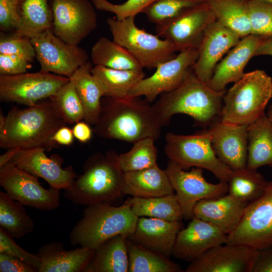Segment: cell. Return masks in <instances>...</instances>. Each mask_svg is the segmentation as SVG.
I'll list each match as a JSON object with an SVG mask.
<instances>
[{"mask_svg": "<svg viewBox=\"0 0 272 272\" xmlns=\"http://www.w3.org/2000/svg\"><path fill=\"white\" fill-rule=\"evenodd\" d=\"M66 125L50 98L26 108L14 106L0 128V147L7 150L41 148L49 151L59 147L51 138Z\"/></svg>", "mask_w": 272, "mask_h": 272, "instance_id": "cell-1", "label": "cell"}, {"mask_svg": "<svg viewBox=\"0 0 272 272\" xmlns=\"http://www.w3.org/2000/svg\"><path fill=\"white\" fill-rule=\"evenodd\" d=\"M105 97L93 128L98 137L134 143L145 138L156 140L160 137L163 126L146 100Z\"/></svg>", "mask_w": 272, "mask_h": 272, "instance_id": "cell-2", "label": "cell"}, {"mask_svg": "<svg viewBox=\"0 0 272 272\" xmlns=\"http://www.w3.org/2000/svg\"><path fill=\"white\" fill-rule=\"evenodd\" d=\"M225 93L211 88L191 68L178 87L163 94L152 106L163 126L177 114L190 116L197 125H210L220 118Z\"/></svg>", "mask_w": 272, "mask_h": 272, "instance_id": "cell-3", "label": "cell"}, {"mask_svg": "<svg viewBox=\"0 0 272 272\" xmlns=\"http://www.w3.org/2000/svg\"><path fill=\"white\" fill-rule=\"evenodd\" d=\"M113 151L97 153L89 157L63 196L74 204L85 207L109 203L122 193L123 174Z\"/></svg>", "mask_w": 272, "mask_h": 272, "instance_id": "cell-4", "label": "cell"}, {"mask_svg": "<svg viewBox=\"0 0 272 272\" xmlns=\"http://www.w3.org/2000/svg\"><path fill=\"white\" fill-rule=\"evenodd\" d=\"M111 204L101 203L86 207L81 219L70 233V243L96 249L113 237L132 234L139 217L124 202L117 207Z\"/></svg>", "mask_w": 272, "mask_h": 272, "instance_id": "cell-5", "label": "cell"}, {"mask_svg": "<svg viewBox=\"0 0 272 272\" xmlns=\"http://www.w3.org/2000/svg\"><path fill=\"white\" fill-rule=\"evenodd\" d=\"M272 98V78L256 70L244 73L226 92L220 120L238 125H249L265 114Z\"/></svg>", "mask_w": 272, "mask_h": 272, "instance_id": "cell-6", "label": "cell"}, {"mask_svg": "<svg viewBox=\"0 0 272 272\" xmlns=\"http://www.w3.org/2000/svg\"><path fill=\"white\" fill-rule=\"evenodd\" d=\"M165 140V153L170 161L184 170L191 167L206 169L219 180L227 182L232 169L216 155L209 128L188 135L168 132Z\"/></svg>", "mask_w": 272, "mask_h": 272, "instance_id": "cell-7", "label": "cell"}, {"mask_svg": "<svg viewBox=\"0 0 272 272\" xmlns=\"http://www.w3.org/2000/svg\"><path fill=\"white\" fill-rule=\"evenodd\" d=\"M134 19L132 16L123 20L114 18L107 20L113 41L125 48L143 69H156L175 57L176 51L169 40L161 39L158 35L139 28Z\"/></svg>", "mask_w": 272, "mask_h": 272, "instance_id": "cell-8", "label": "cell"}, {"mask_svg": "<svg viewBox=\"0 0 272 272\" xmlns=\"http://www.w3.org/2000/svg\"><path fill=\"white\" fill-rule=\"evenodd\" d=\"M227 244H242L257 250L272 247V187L249 203Z\"/></svg>", "mask_w": 272, "mask_h": 272, "instance_id": "cell-9", "label": "cell"}, {"mask_svg": "<svg viewBox=\"0 0 272 272\" xmlns=\"http://www.w3.org/2000/svg\"><path fill=\"white\" fill-rule=\"evenodd\" d=\"M70 81L67 77L39 72L0 75V100L31 106L49 98Z\"/></svg>", "mask_w": 272, "mask_h": 272, "instance_id": "cell-10", "label": "cell"}, {"mask_svg": "<svg viewBox=\"0 0 272 272\" xmlns=\"http://www.w3.org/2000/svg\"><path fill=\"white\" fill-rule=\"evenodd\" d=\"M165 170L186 220L193 217L194 207L199 200L218 198L228 193L227 181L220 180L216 184L208 182L203 176L202 168L192 167L186 171L170 161Z\"/></svg>", "mask_w": 272, "mask_h": 272, "instance_id": "cell-11", "label": "cell"}, {"mask_svg": "<svg viewBox=\"0 0 272 272\" xmlns=\"http://www.w3.org/2000/svg\"><path fill=\"white\" fill-rule=\"evenodd\" d=\"M0 185L10 197L26 206L51 211L60 205V190L44 188L37 177L11 161L0 167Z\"/></svg>", "mask_w": 272, "mask_h": 272, "instance_id": "cell-12", "label": "cell"}, {"mask_svg": "<svg viewBox=\"0 0 272 272\" xmlns=\"http://www.w3.org/2000/svg\"><path fill=\"white\" fill-rule=\"evenodd\" d=\"M31 40L40 65V71L70 78L88 61L89 55L85 49L63 41L52 29L34 36Z\"/></svg>", "mask_w": 272, "mask_h": 272, "instance_id": "cell-13", "label": "cell"}, {"mask_svg": "<svg viewBox=\"0 0 272 272\" xmlns=\"http://www.w3.org/2000/svg\"><path fill=\"white\" fill-rule=\"evenodd\" d=\"M52 30L63 41L75 45L97 26L94 6L89 0H51Z\"/></svg>", "mask_w": 272, "mask_h": 272, "instance_id": "cell-14", "label": "cell"}, {"mask_svg": "<svg viewBox=\"0 0 272 272\" xmlns=\"http://www.w3.org/2000/svg\"><path fill=\"white\" fill-rule=\"evenodd\" d=\"M216 19L207 2L169 22L156 25L157 35L169 40L176 52L198 49L205 34Z\"/></svg>", "mask_w": 272, "mask_h": 272, "instance_id": "cell-15", "label": "cell"}, {"mask_svg": "<svg viewBox=\"0 0 272 272\" xmlns=\"http://www.w3.org/2000/svg\"><path fill=\"white\" fill-rule=\"evenodd\" d=\"M198 55V49L180 52L174 58L159 64L151 76L139 82L130 90L128 96H143L150 103L159 95L174 90L183 82Z\"/></svg>", "mask_w": 272, "mask_h": 272, "instance_id": "cell-16", "label": "cell"}, {"mask_svg": "<svg viewBox=\"0 0 272 272\" xmlns=\"http://www.w3.org/2000/svg\"><path fill=\"white\" fill-rule=\"evenodd\" d=\"M258 250L242 244H223L190 262L185 272H252Z\"/></svg>", "mask_w": 272, "mask_h": 272, "instance_id": "cell-17", "label": "cell"}, {"mask_svg": "<svg viewBox=\"0 0 272 272\" xmlns=\"http://www.w3.org/2000/svg\"><path fill=\"white\" fill-rule=\"evenodd\" d=\"M41 148L20 149L10 161L33 175L44 179L50 187L67 189L78 176L72 166L62 168L63 159L58 155L48 157Z\"/></svg>", "mask_w": 272, "mask_h": 272, "instance_id": "cell-18", "label": "cell"}, {"mask_svg": "<svg viewBox=\"0 0 272 272\" xmlns=\"http://www.w3.org/2000/svg\"><path fill=\"white\" fill-rule=\"evenodd\" d=\"M248 125L218 119L210 125L212 145L217 157L232 170L245 168L248 155Z\"/></svg>", "mask_w": 272, "mask_h": 272, "instance_id": "cell-19", "label": "cell"}, {"mask_svg": "<svg viewBox=\"0 0 272 272\" xmlns=\"http://www.w3.org/2000/svg\"><path fill=\"white\" fill-rule=\"evenodd\" d=\"M227 237L217 226L193 217L178 233L172 255L191 262L213 247L225 244Z\"/></svg>", "mask_w": 272, "mask_h": 272, "instance_id": "cell-20", "label": "cell"}, {"mask_svg": "<svg viewBox=\"0 0 272 272\" xmlns=\"http://www.w3.org/2000/svg\"><path fill=\"white\" fill-rule=\"evenodd\" d=\"M241 38L217 21L207 29L198 48V57L192 66L196 77L208 84L219 60Z\"/></svg>", "mask_w": 272, "mask_h": 272, "instance_id": "cell-21", "label": "cell"}, {"mask_svg": "<svg viewBox=\"0 0 272 272\" xmlns=\"http://www.w3.org/2000/svg\"><path fill=\"white\" fill-rule=\"evenodd\" d=\"M182 228L181 221L142 217L138 218L133 232L127 239L169 258L177 234Z\"/></svg>", "mask_w": 272, "mask_h": 272, "instance_id": "cell-22", "label": "cell"}, {"mask_svg": "<svg viewBox=\"0 0 272 272\" xmlns=\"http://www.w3.org/2000/svg\"><path fill=\"white\" fill-rule=\"evenodd\" d=\"M264 39L265 38L253 34L242 38L216 65L209 86L220 91L225 90L229 83L239 80L244 74V69L247 62L255 56L258 46Z\"/></svg>", "mask_w": 272, "mask_h": 272, "instance_id": "cell-23", "label": "cell"}, {"mask_svg": "<svg viewBox=\"0 0 272 272\" xmlns=\"http://www.w3.org/2000/svg\"><path fill=\"white\" fill-rule=\"evenodd\" d=\"M95 250L80 246L66 250L62 243L51 242L42 246L36 253L40 261L38 272H85Z\"/></svg>", "mask_w": 272, "mask_h": 272, "instance_id": "cell-24", "label": "cell"}, {"mask_svg": "<svg viewBox=\"0 0 272 272\" xmlns=\"http://www.w3.org/2000/svg\"><path fill=\"white\" fill-rule=\"evenodd\" d=\"M247 205L227 194L199 200L194 207L193 214V217L217 226L228 235L238 224Z\"/></svg>", "mask_w": 272, "mask_h": 272, "instance_id": "cell-25", "label": "cell"}, {"mask_svg": "<svg viewBox=\"0 0 272 272\" xmlns=\"http://www.w3.org/2000/svg\"><path fill=\"white\" fill-rule=\"evenodd\" d=\"M122 193L132 197L148 198L174 193L165 169L153 166L123 174Z\"/></svg>", "mask_w": 272, "mask_h": 272, "instance_id": "cell-26", "label": "cell"}, {"mask_svg": "<svg viewBox=\"0 0 272 272\" xmlns=\"http://www.w3.org/2000/svg\"><path fill=\"white\" fill-rule=\"evenodd\" d=\"M93 63L88 61L79 67L69 78L84 108L85 121L95 125L98 121L101 108L103 91L91 73Z\"/></svg>", "mask_w": 272, "mask_h": 272, "instance_id": "cell-27", "label": "cell"}, {"mask_svg": "<svg viewBox=\"0 0 272 272\" xmlns=\"http://www.w3.org/2000/svg\"><path fill=\"white\" fill-rule=\"evenodd\" d=\"M128 236L117 235L101 244L96 249L85 272H128Z\"/></svg>", "mask_w": 272, "mask_h": 272, "instance_id": "cell-28", "label": "cell"}, {"mask_svg": "<svg viewBox=\"0 0 272 272\" xmlns=\"http://www.w3.org/2000/svg\"><path fill=\"white\" fill-rule=\"evenodd\" d=\"M19 22L14 34L31 38L52 29L53 13L51 0H19Z\"/></svg>", "mask_w": 272, "mask_h": 272, "instance_id": "cell-29", "label": "cell"}, {"mask_svg": "<svg viewBox=\"0 0 272 272\" xmlns=\"http://www.w3.org/2000/svg\"><path fill=\"white\" fill-rule=\"evenodd\" d=\"M248 155L246 167L257 169L272 168V126L266 114L248 125Z\"/></svg>", "mask_w": 272, "mask_h": 272, "instance_id": "cell-30", "label": "cell"}, {"mask_svg": "<svg viewBox=\"0 0 272 272\" xmlns=\"http://www.w3.org/2000/svg\"><path fill=\"white\" fill-rule=\"evenodd\" d=\"M249 0H206L216 20L241 38L251 34Z\"/></svg>", "mask_w": 272, "mask_h": 272, "instance_id": "cell-31", "label": "cell"}, {"mask_svg": "<svg viewBox=\"0 0 272 272\" xmlns=\"http://www.w3.org/2000/svg\"><path fill=\"white\" fill-rule=\"evenodd\" d=\"M91 71L101 87L104 97L113 98L128 96L130 90L146 76L143 70H119L100 65H94Z\"/></svg>", "mask_w": 272, "mask_h": 272, "instance_id": "cell-32", "label": "cell"}, {"mask_svg": "<svg viewBox=\"0 0 272 272\" xmlns=\"http://www.w3.org/2000/svg\"><path fill=\"white\" fill-rule=\"evenodd\" d=\"M138 217H147L168 221H181V209L175 194L141 198L130 197L124 202Z\"/></svg>", "mask_w": 272, "mask_h": 272, "instance_id": "cell-33", "label": "cell"}, {"mask_svg": "<svg viewBox=\"0 0 272 272\" xmlns=\"http://www.w3.org/2000/svg\"><path fill=\"white\" fill-rule=\"evenodd\" d=\"M227 194L237 200L248 205L262 196L268 189L269 181L257 169L246 167L232 170L227 181Z\"/></svg>", "mask_w": 272, "mask_h": 272, "instance_id": "cell-34", "label": "cell"}, {"mask_svg": "<svg viewBox=\"0 0 272 272\" xmlns=\"http://www.w3.org/2000/svg\"><path fill=\"white\" fill-rule=\"evenodd\" d=\"M90 56L94 65L119 70H143L125 48L105 37L100 38L92 46Z\"/></svg>", "mask_w": 272, "mask_h": 272, "instance_id": "cell-35", "label": "cell"}, {"mask_svg": "<svg viewBox=\"0 0 272 272\" xmlns=\"http://www.w3.org/2000/svg\"><path fill=\"white\" fill-rule=\"evenodd\" d=\"M0 227L16 239L23 237L34 229V221L24 205L3 191L0 192Z\"/></svg>", "mask_w": 272, "mask_h": 272, "instance_id": "cell-36", "label": "cell"}, {"mask_svg": "<svg viewBox=\"0 0 272 272\" xmlns=\"http://www.w3.org/2000/svg\"><path fill=\"white\" fill-rule=\"evenodd\" d=\"M128 272H181L180 266L159 253L127 239Z\"/></svg>", "mask_w": 272, "mask_h": 272, "instance_id": "cell-37", "label": "cell"}, {"mask_svg": "<svg viewBox=\"0 0 272 272\" xmlns=\"http://www.w3.org/2000/svg\"><path fill=\"white\" fill-rule=\"evenodd\" d=\"M152 138H145L134 143L127 152L117 155L119 166L124 172L141 170L157 164V149Z\"/></svg>", "mask_w": 272, "mask_h": 272, "instance_id": "cell-38", "label": "cell"}, {"mask_svg": "<svg viewBox=\"0 0 272 272\" xmlns=\"http://www.w3.org/2000/svg\"><path fill=\"white\" fill-rule=\"evenodd\" d=\"M206 0H156L142 13L148 20L156 25L171 21Z\"/></svg>", "mask_w": 272, "mask_h": 272, "instance_id": "cell-39", "label": "cell"}, {"mask_svg": "<svg viewBox=\"0 0 272 272\" xmlns=\"http://www.w3.org/2000/svg\"><path fill=\"white\" fill-rule=\"evenodd\" d=\"M50 98L66 124L84 120V106L70 80Z\"/></svg>", "mask_w": 272, "mask_h": 272, "instance_id": "cell-40", "label": "cell"}, {"mask_svg": "<svg viewBox=\"0 0 272 272\" xmlns=\"http://www.w3.org/2000/svg\"><path fill=\"white\" fill-rule=\"evenodd\" d=\"M251 34L267 38L272 37V3L249 0Z\"/></svg>", "mask_w": 272, "mask_h": 272, "instance_id": "cell-41", "label": "cell"}, {"mask_svg": "<svg viewBox=\"0 0 272 272\" xmlns=\"http://www.w3.org/2000/svg\"><path fill=\"white\" fill-rule=\"evenodd\" d=\"M156 0H127L121 4H114L107 0H91L96 9L114 13L116 18L123 20L134 16Z\"/></svg>", "mask_w": 272, "mask_h": 272, "instance_id": "cell-42", "label": "cell"}, {"mask_svg": "<svg viewBox=\"0 0 272 272\" xmlns=\"http://www.w3.org/2000/svg\"><path fill=\"white\" fill-rule=\"evenodd\" d=\"M0 54L16 55L32 62L36 57V52L31 39L13 34L11 36H1Z\"/></svg>", "mask_w": 272, "mask_h": 272, "instance_id": "cell-43", "label": "cell"}, {"mask_svg": "<svg viewBox=\"0 0 272 272\" xmlns=\"http://www.w3.org/2000/svg\"><path fill=\"white\" fill-rule=\"evenodd\" d=\"M3 228L0 227V253H6L20 259L38 271L40 261L37 254L22 248Z\"/></svg>", "mask_w": 272, "mask_h": 272, "instance_id": "cell-44", "label": "cell"}, {"mask_svg": "<svg viewBox=\"0 0 272 272\" xmlns=\"http://www.w3.org/2000/svg\"><path fill=\"white\" fill-rule=\"evenodd\" d=\"M19 0H0V29L8 31L17 29L19 25Z\"/></svg>", "mask_w": 272, "mask_h": 272, "instance_id": "cell-45", "label": "cell"}, {"mask_svg": "<svg viewBox=\"0 0 272 272\" xmlns=\"http://www.w3.org/2000/svg\"><path fill=\"white\" fill-rule=\"evenodd\" d=\"M31 62L16 55L0 54V75H17L27 73Z\"/></svg>", "mask_w": 272, "mask_h": 272, "instance_id": "cell-46", "label": "cell"}, {"mask_svg": "<svg viewBox=\"0 0 272 272\" xmlns=\"http://www.w3.org/2000/svg\"><path fill=\"white\" fill-rule=\"evenodd\" d=\"M0 271L37 272V270L18 258L0 253Z\"/></svg>", "mask_w": 272, "mask_h": 272, "instance_id": "cell-47", "label": "cell"}, {"mask_svg": "<svg viewBox=\"0 0 272 272\" xmlns=\"http://www.w3.org/2000/svg\"><path fill=\"white\" fill-rule=\"evenodd\" d=\"M252 272H272V247L258 250Z\"/></svg>", "mask_w": 272, "mask_h": 272, "instance_id": "cell-48", "label": "cell"}, {"mask_svg": "<svg viewBox=\"0 0 272 272\" xmlns=\"http://www.w3.org/2000/svg\"><path fill=\"white\" fill-rule=\"evenodd\" d=\"M87 122L80 121L74 125L72 130L74 137L79 142L85 143L92 137L93 130Z\"/></svg>", "mask_w": 272, "mask_h": 272, "instance_id": "cell-49", "label": "cell"}, {"mask_svg": "<svg viewBox=\"0 0 272 272\" xmlns=\"http://www.w3.org/2000/svg\"><path fill=\"white\" fill-rule=\"evenodd\" d=\"M74 137L73 130L65 125L54 133L51 140L59 145L69 146L73 143Z\"/></svg>", "mask_w": 272, "mask_h": 272, "instance_id": "cell-50", "label": "cell"}, {"mask_svg": "<svg viewBox=\"0 0 272 272\" xmlns=\"http://www.w3.org/2000/svg\"><path fill=\"white\" fill-rule=\"evenodd\" d=\"M272 56V37L264 39L258 46L255 56Z\"/></svg>", "mask_w": 272, "mask_h": 272, "instance_id": "cell-51", "label": "cell"}, {"mask_svg": "<svg viewBox=\"0 0 272 272\" xmlns=\"http://www.w3.org/2000/svg\"><path fill=\"white\" fill-rule=\"evenodd\" d=\"M20 150L19 148H11L0 156V167L10 161L13 156Z\"/></svg>", "mask_w": 272, "mask_h": 272, "instance_id": "cell-52", "label": "cell"}, {"mask_svg": "<svg viewBox=\"0 0 272 272\" xmlns=\"http://www.w3.org/2000/svg\"><path fill=\"white\" fill-rule=\"evenodd\" d=\"M265 114L272 126V103L268 106L267 113Z\"/></svg>", "mask_w": 272, "mask_h": 272, "instance_id": "cell-53", "label": "cell"}, {"mask_svg": "<svg viewBox=\"0 0 272 272\" xmlns=\"http://www.w3.org/2000/svg\"><path fill=\"white\" fill-rule=\"evenodd\" d=\"M5 117L4 114H3L2 112L1 111L0 112V128L2 127V126L4 125L5 121Z\"/></svg>", "mask_w": 272, "mask_h": 272, "instance_id": "cell-54", "label": "cell"}, {"mask_svg": "<svg viewBox=\"0 0 272 272\" xmlns=\"http://www.w3.org/2000/svg\"><path fill=\"white\" fill-rule=\"evenodd\" d=\"M269 187H272V181H269Z\"/></svg>", "mask_w": 272, "mask_h": 272, "instance_id": "cell-55", "label": "cell"}, {"mask_svg": "<svg viewBox=\"0 0 272 272\" xmlns=\"http://www.w3.org/2000/svg\"><path fill=\"white\" fill-rule=\"evenodd\" d=\"M272 3V0H264Z\"/></svg>", "mask_w": 272, "mask_h": 272, "instance_id": "cell-56", "label": "cell"}]
</instances>
